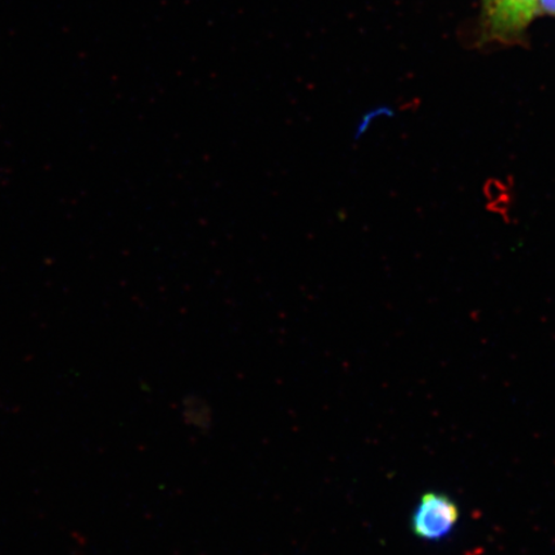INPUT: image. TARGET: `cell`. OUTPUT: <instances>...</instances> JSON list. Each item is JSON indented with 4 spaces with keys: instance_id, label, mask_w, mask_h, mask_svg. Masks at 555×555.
<instances>
[{
    "instance_id": "cell-3",
    "label": "cell",
    "mask_w": 555,
    "mask_h": 555,
    "mask_svg": "<svg viewBox=\"0 0 555 555\" xmlns=\"http://www.w3.org/2000/svg\"><path fill=\"white\" fill-rule=\"evenodd\" d=\"M486 197L490 199V206H492V210L495 212L499 211V206L501 204H505L509 206L508 199L509 194L506 192L505 184L499 182L496 179L490 180V182L485 185Z\"/></svg>"
},
{
    "instance_id": "cell-2",
    "label": "cell",
    "mask_w": 555,
    "mask_h": 555,
    "mask_svg": "<svg viewBox=\"0 0 555 555\" xmlns=\"http://www.w3.org/2000/svg\"><path fill=\"white\" fill-rule=\"evenodd\" d=\"M457 519H460V509L449 496L427 492L416 506L412 529L414 535L423 540H441L453 531Z\"/></svg>"
},
{
    "instance_id": "cell-1",
    "label": "cell",
    "mask_w": 555,
    "mask_h": 555,
    "mask_svg": "<svg viewBox=\"0 0 555 555\" xmlns=\"http://www.w3.org/2000/svg\"><path fill=\"white\" fill-rule=\"evenodd\" d=\"M539 0H483V25L491 38L517 37L535 17Z\"/></svg>"
},
{
    "instance_id": "cell-4",
    "label": "cell",
    "mask_w": 555,
    "mask_h": 555,
    "mask_svg": "<svg viewBox=\"0 0 555 555\" xmlns=\"http://www.w3.org/2000/svg\"><path fill=\"white\" fill-rule=\"evenodd\" d=\"M539 7L544 12L555 16V0H539Z\"/></svg>"
}]
</instances>
